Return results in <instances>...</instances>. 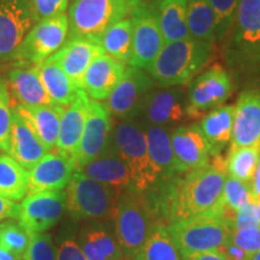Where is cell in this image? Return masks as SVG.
Segmentation results:
<instances>
[{"mask_svg":"<svg viewBox=\"0 0 260 260\" xmlns=\"http://www.w3.org/2000/svg\"><path fill=\"white\" fill-rule=\"evenodd\" d=\"M233 226V230H242L247 229V228L259 226L258 207H256V201L254 199L248 201L237 211L235 218H234Z\"/></svg>","mask_w":260,"mask_h":260,"instance_id":"7bdbcfd3","label":"cell"},{"mask_svg":"<svg viewBox=\"0 0 260 260\" xmlns=\"http://www.w3.org/2000/svg\"><path fill=\"white\" fill-rule=\"evenodd\" d=\"M260 145V90L247 89L234 106L232 147Z\"/></svg>","mask_w":260,"mask_h":260,"instance_id":"ac0fdd59","label":"cell"},{"mask_svg":"<svg viewBox=\"0 0 260 260\" xmlns=\"http://www.w3.org/2000/svg\"><path fill=\"white\" fill-rule=\"evenodd\" d=\"M48 153L44 144L25 124L17 111L12 109V130L10 155L25 170H30L39 160Z\"/></svg>","mask_w":260,"mask_h":260,"instance_id":"484cf974","label":"cell"},{"mask_svg":"<svg viewBox=\"0 0 260 260\" xmlns=\"http://www.w3.org/2000/svg\"><path fill=\"white\" fill-rule=\"evenodd\" d=\"M0 260H23V256L15 254L14 252L9 251L5 247L0 246Z\"/></svg>","mask_w":260,"mask_h":260,"instance_id":"681fc988","label":"cell"},{"mask_svg":"<svg viewBox=\"0 0 260 260\" xmlns=\"http://www.w3.org/2000/svg\"><path fill=\"white\" fill-rule=\"evenodd\" d=\"M155 81L147 71L128 67L121 82L106 99V107L119 121H136L146 98L155 87Z\"/></svg>","mask_w":260,"mask_h":260,"instance_id":"30bf717a","label":"cell"},{"mask_svg":"<svg viewBox=\"0 0 260 260\" xmlns=\"http://www.w3.org/2000/svg\"><path fill=\"white\" fill-rule=\"evenodd\" d=\"M68 12L69 39L100 41L109 27L129 15L125 0H73Z\"/></svg>","mask_w":260,"mask_h":260,"instance_id":"8992f818","label":"cell"},{"mask_svg":"<svg viewBox=\"0 0 260 260\" xmlns=\"http://www.w3.org/2000/svg\"><path fill=\"white\" fill-rule=\"evenodd\" d=\"M251 260H260V251L252 256Z\"/></svg>","mask_w":260,"mask_h":260,"instance_id":"f907efd6","label":"cell"},{"mask_svg":"<svg viewBox=\"0 0 260 260\" xmlns=\"http://www.w3.org/2000/svg\"><path fill=\"white\" fill-rule=\"evenodd\" d=\"M260 145L252 147H232L225 159L226 174L251 184L258 167Z\"/></svg>","mask_w":260,"mask_h":260,"instance_id":"836d02e7","label":"cell"},{"mask_svg":"<svg viewBox=\"0 0 260 260\" xmlns=\"http://www.w3.org/2000/svg\"><path fill=\"white\" fill-rule=\"evenodd\" d=\"M183 260H229L222 252H204L195 253Z\"/></svg>","mask_w":260,"mask_h":260,"instance_id":"7dc6e473","label":"cell"},{"mask_svg":"<svg viewBox=\"0 0 260 260\" xmlns=\"http://www.w3.org/2000/svg\"><path fill=\"white\" fill-rule=\"evenodd\" d=\"M213 47L193 38L165 42L148 74L161 87L184 86L209 63Z\"/></svg>","mask_w":260,"mask_h":260,"instance_id":"7a4b0ae2","label":"cell"},{"mask_svg":"<svg viewBox=\"0 0 260 260\" xmlns=\"http://www.w3.org/2000/svg\"><path fill=\"white\" fill-rule=\"evenodd\" d=\"M80 171L100 183L115 188L119 193L135 187L129 168L111 146L103 154L81 168Z\"/></svg>","mask_w":260,"mask_h":260,"instance_id":"d4e9b609","label":"cell"},{"mask_svg":"<svg viewBox=\"0 0 260 260\" xmlns=\"http://www.w3.org/2000/svg\"><path fill=\"white\" fill-rule=\"evenodd\" d=\"M129 15L133 23V52L129 65L148 73L165 44L157 16L152 4L144 0L130 3Z\"/></svg>","mask_w":260,"mask_h":260,"instance_id":"ba28073f","label":"cell"},{"mask_svg":"<svg viewBox=\"0 0 260 260\" xmlns=\"http://www.w3.org/2000/svg\"><path fill=\"white\" fill-rule=\"evenodd\" d=\"M256 207H258V217H259V226H260V203H256Z\"/></svg>","mask_w":260,"mask_h":260,"instance_id":"816d5d0a","label":"cell"},{"mask_svg":"<svg viewBox=\"0 0 260 260\" xmlns=\"http://www.w3.org/2000/svg\"><path fill=\"white\" fill-rule=\"evenodd\" d=\"M110 146L129 168L135 188L146 190L158 180L151 160L144 125L139 121H121L112 128Z\"/></svg>","mask_w":260,"mask_h":260,"instance_id":"5b68a950","label":"cell"},{"mask_svg":"<svg viewBox=\"0 0 260 260\" xmlns=\"http://www.w3.org/2000/svg\"><path fill=\"white\" fill-rule=\"evenodd\" d=\"M233 229L230 223L211 217H191L167 226L183 259L195 253L220 252Z\"/></svg>","mask_w":260,"mask_h":260,"instance_id":"52a82bcc","label":"cell"},{"mask_svg":"<svg viewBox=\"0 0 260 260\" xmlns=\"http://www.w3.org/2000/svg\"><path fill=\"white\" fill-rule=\"evenodd\" d=\"M35 23L42 19L65 14L69 8V0H31Z\"/></svg>","mask_w":260,"mask_h":260,"instance_id":"b9f144b4","label":"cell"},{"mask_svg":"<svg viewBox=\"0 0 260 260\" xmlns=\"http://www.w3.org/2000/svg\"><path fill=\"white\" fill-rule=\"evenodd\" d=\"M233 81L223 68L214 67L195 76L189 82L187 116L198 118L222 104L230 96Z\"/></svg>","mask_w":260,"mask_h":260,"instance_id":"8fae6325","label":"cell"},{"mask_svg":"<svg viewBox=\"0 0 260 260\" xmlns=\"http://www.w3.org/2000/svg\"><path fill=\"white\" fill-rule=\"evenodd\" d=\"M217 21V40H225L228 32L235 21L241 0H210Z\"/></svg>","mask_w":260,"mask_h":260,"instance_id":"f35d334b","label":"cell"},{"mask_svg":"<svg viewBox=\"0 0 260 260\" xmlns=\"http://www.w3.org/2000/svg\"><path fill=\"white\" fill-rule=\"evenodd\" d=\"M134 260H183L169 235L167 226L159 225L152 232Z\"/></svg>","mask_w":260,"mask_h":260,"instance_id":"e575fe53","label":"cell"},{"mask_svg":"<svg viewBox=\"0 0 260 260\" xmlns=\"http://www.w3.org/2000/svg\"><path fill=\"white\" fill-rule=\"evenodd\" d=\"M224 59L239 76H260V0H241L225 38Z\"/></svg>","mask_w":260,"mask_h":260,"instance_id":"6da1fadb","label":"cell"},{"mask_svg":"<svg viewBox=\"0 0 260 260\" xmlns=\"http://www.w3.org/2000/svg\"><path fill=\"white\" fill-rule=\"evenodd\" d=\"M30 241L23 260H56L57 253L50 234H29Z\"/></svg>","mask_w":260,"mask_h":260,"instance_id":"ab89813d","label":"cell"},{"mask_svg":"<svg viewBox=\"0 0 260 260\" xmlns=\"http://www.w3.org/2000/svg\"><path fill=\"white\" fill-rule=\"evenodd\" d=\"M125 69L124 63L102 52L94 58L84 74L82 89L90 99L96 102L106 100L121 82Z\"/></svg>","mask_w":260,"mask_h":260,"instance_id":"44dd1931","label":"cell"},{"mask_svg":"<svg viewBox=\"0 0 260 260\" xmlns=\"http://www.w3.org/2000/svg\"><path fill=\"white\" fill-rule=\"evenodd\" d=\"M68 35L69 19L67 14L39 21L25 35L14 59L18 64L40 65L64 46Z\"/></svg>","mask_w":260,"mask_h":260,"instance_id":"9c48e42d","label":"cell"},{"mask_svg":"<svg viewBox=\"0 0 260 260\" xmlns=\"http://www.w3.org/2000/svg\"><path fill=\"white\" fill-rule=\"evenodd\" d=\"M67 210L75 220H113L119 193L82 174L74 175L67 187Z\"/></svg>","mask_w":260,"mask_h":260,"instance_id":"277c9868","label":"cell"},{"mask_svg":"<svg viewBox=\"0 0 260 260\" xmlns=\"http://www.w3.org/2000/svg\"><path fill=\"white\" fill-rule=\"evenodd\" d=\"M30 235L21 223L14 219H6L0 223V246L5 247L15 254L23 256L27 251Z\"/></svg>","mask_w":260,"mask_h":260,"instance_id":"8d00e7d4","label":"cell"},{"mask_svg":"<svg viewBox=\"0 0 260 260\" xmlns=\"http://www.w3.org/2000/svg\"><path fill=\"white\" fill-rule=\"evenodd\" d=\"M220 252H222L229 260H251L252 258L248 253H246L243 249L240 248V247L234 245L229 239H228L226 242L224 243L222 251Z\"/></svg>","mask_w":260,"mask_h":260,"instance_id":"bcb514c9","label":"cell"},{"mask_svg":"<svg viewBox=\"0 0 260 260\" xmlns=\"http://www.w3.org/2000/svg\"><path fill=\"white\" fill-rule=\"evenodd\" d=\"M126 3H133V2H136V0H125Z\"/></svg>","mask_w":260,"mask_h":260,"instance_id":"f5cc1de1","label":"cell"},{"mask_svg":"<svg viewBox=\"0 0 260 260\" xmlns=\"http://www.w3.org/2000/svg\"><path fill=\"white\" fill-rule=\"evenodd\" d=\"M76 242L88 260L125 258L117 239L113 220H90L81 229Z\"/></svg>","mask_w":260,"mask_h":260,"instance_id":"d6986e66","label":"cell"},{"mask_svg":"<svg viewBox=\"0 0 260 260\" xmlns=\"http://www.w3.org/2000/svg\"><path fill=\"white\" fill-rule=\"evenodd\" d=\"M12 130V106L9 87L0 79V151L10 153Z\"/></svg>","mask_w":260,"mask_h":260,"instance_id":"74e56055","label":"cell"},{"mask_svg":"<svg viewBox=\"0 0 260 260\" xmlns=\"http://www.w3.org/2000/svg\"><path fill=\"white\" fill-rule=\"evenodd\" d=\"M170 138L178 170L182 174L210 164V145L199 124L174 128Z\"/></svg>","mask_w":260,"mask_h":260,"instance_id":"e0dca14e","label":"cell"},{"mask_svg":"<svg viewBox=\"0 0 260 260\" xmlns=\"http://www.w3.org/2000/svg\"><path fill=\"white\" fill-rule=\"evenodd\" d=\"M113 223L123 254L134 260L152 232L159 226L146 190L134 187L123 191L117 201Z\"/></svg>","mask_w":260,"mask_h":260,"instance_id":"3957f363","label":"cell"},{"mask_svg":"<svg viewBox=\"0 0 260 260\" xmlns=\"http://www.w3.org/2000/svg\"><path fill=\"white\" fill-rule=\"evenodd\" d=\"M65 210L67 193L64 190L28 194L19 205L17 219L29 234H40L50 230Z\"/></svg>","mask_w":260,"mask_h":260,"instance_id":"4fadbf2b","label":"cell"},{"mask_svg":"<svg viewBox=\"0 0 260 260\" xmlns=\"http://www.w3.org/2000/svg\"><path fill=\"white\" fill-rule=\"evenodd\" d=\"M89 99L90 98L87 95L86 92L81 89L76 99L65 107L63 116H61L59 136H58L54 149L74 160L76 158L81 139H82Z\"/></svg>","mask_w":260,"mask_h":260,"instance_id":"cb8c5ba5","label":"cell"},{"mask_svg":"<svg viewBox=\"0 0 260 260\" xmlns=\"http://www.w3.org/2000/svg\"><path fill=\"white\" fill-rule=\"evenodd\" d=\"M251 188H252V194H253V198H254V200L256 203H260V154H259L258 167H256L254 177H253L252 180Z\"/></svg>","mask_w":260,"mask_h":260,"instance_id":"c3c4849f","label":"cell"},{"mask_svg":"<svg viewBox=\"0 0 260 260\" xmlns=\"http://www.w3.org/2000/svg\"><path fill=\"white\" fill-rule=\"evenodd\" d=\"M121 260H130V259H126V258H124V259H121Z\"/></svg>","mask_w":260,"mask_h":260,"instance_id":"db71d44e","label":"cell"},{"mask_svg":"<svg viewBox=\"0 0 260 260\" xmlns=\"http://www.w3.org/2000/svg\"><path fill=\"white\" fill-rule=\"evenodd\" d=\"M187 116V98L180 86L153 89L146 98L136 121L145 125L169 128L180 124Z\"/></svg>","mask_w":260,"mask_h":260,"instance_id":"5bb4252c","label":"cell"},{"mask_svg":"<svg viewBox=\"0 0 260 260\" xmlns=\"http://www.w3.org/2000/svg\"><path fill=\"white\" fill-rule=\"evenodd\" d=\"M34 24L31 0H0V60L14 59Z\"/></svg>","mask_w":260,"mask_h":260,"instance_id":"7c38bea8","label":"cell"},{"mask_svg":"<svg viewBox=\"0 0 260 260\" xmlns=\"http://www.w3.org/2000/svg\"><path fill=\"white\" fill-rule=\"evenodd\" d=\"M229 240L234 245L240 247L246 253L253 256L260 251V226L233 230Z\"/></svg>","mask_w":260,"mask_h":260,"instance_id":"60d3db41","label":"cell"},{"mask_svg":"<svg viewBox=\"0 0 260 260\" xmlns=\"http://www.w3.org/2000/svg\"><path fill=\"white\" fill-rule=\"evenodd\" d=\"M104 50L99 42L87 39H69L64 46L45 61L59 65L70 80L82 89L84 74L94 58Z\"/></svg>","mask_w":260,"mask_h":260,"instance_id":"ffe728a7","label":"cell"},{"mask_svg":"<svg viewBox=\"0 0 260 260\" xmlns=\"http://www.w3.org/2000/svg\"><path fill=\"white\" fill-rule=\"evenodd\" d=\"M28 170L11 155L0 154V197L12 201L23 200L28 194Z\"/></svg>","mask_w":260,"mask_h":260,"instance_id":"d6a6232c","label":"cell"},{"mask_svg":"<svg viewBox=\"0 0 260 260\" xmlns=\"http://www.w3.org/2000/svg\"><path fill=\"white\" fill-rule=\"evenodd\" d=\"M38 69L45 89L53 104L67 107L79 95L81 88L70 80L59 65L44 61L38 65Z\"/></svg>","mask_w":260,"mask_h":260,"instance_id":"f546056e","label":"cell"},{"mask_svg":"<svg viewBox=\"0 0 260 260\" xmlns=\"http://www.w3.org/2000/svg\"><path fill=\"white\" fill-rule=\"evenodd\" d=\"M234 106L223 105L210 111L199 123L205 138L210 145L211 157L220 155L232 141Z\"/></svg>","mask_w":260,"mask_h":260,"instance_id":"f1b7e54d","label":"cell"},{"mask_svg":"<svg viewBox=\"0 0 260 260\" xmlns=\"http://www.w3.org/2000/svg\"><path fill=\"white\" fill-rule=\"evenodd\" d=\"M9 92L11 104L38 106L52 105V100L42 83L38 65L17 64L9 74Z\"/></svg>","mask_w":260,"mask_h":260,"instance_id":"603a6c76","label":"cell"},{"mask_svg":"<svg viewBox=\"0 0 260 260\" xmlns=\"http://www.w3.org/2000/svg\"><path fill=\"white\" fill-rule=\"evenodd\" d=\"M56 260H88L81 251L79 243L74 240H65L57 251Z\"/></svg>","mask_w":260,"mask_h":260,"instance_id":"ee69618b","label":"cell"},{"mask_svg":"<svg viewBox=\"0 0 260 260\" xmlns=\"http://www.w3.org/2000/svg\"><path fill=\"white\" fill-rule=\"evenodd\" d=\"M142 125L145 128L146 139H147L149 157L158 172V178L182 175V172L178 170L174 151H172L171 130L157 125Z\"/></svg>","mask_w":260,"mask_h":260,"instance_id":"4316f807","label":"cell"},{"mask_svg":"<svg viewBox=\"0 0 260 260\" xmlns=\"http://www.w3.org/2000/svg\"><path fill=\"white\" fill-rule=\"evenodd\" d=\"M100 46L110 57L129 63L133 52V23L130 18H123L113 23L102 35Z\"/></svg>","mask_w":260,"mask_h":260,"instance_id":"1f68e13d","label":"cell"},{"mask_svg":"<svg viewBox=\"0 0 260 260\" xmlns=\"http://www.w3.org/2000/svg\"><path fill=\"white\" fill-rule=\"evenodd\" d=\"M11 106L22 117L31 132L38 136L47 151H53L59 136L60 121L65 107L56 104L38 106L11 104Z\"/></svg>","mask_w":260,"mask_h":260,"instance_id":"7402d4cb","label":"cell"},{"mask_svg":"<svg viewBox=\"0 0 260 260\" xmlns=\"http://www.w3.org/2000/svg\"><path fill=\"white\" fill-rule=\"evenodd\" d=\"M112 128V116L105 104L89 99L82 139L75 158L79 170L109 148Z\"/></svg>","mask_w":260,"mask_h":260,"instance_id":"9a60e30c","label":"cell"},{"mask_svg":"<svg viewBox=\"0 0 260 260\" xmlns=\"http://www.w3.org/2000/svg\"><path fill=\"white\" fill-rule=\"evenodd\" d=\"M18 214L19 205L4 197H0V222L6 219H17Z\"/></svg>","mask_w":260,"mask_h":260,"instance_id":"f6af8a7d","label":"cell"},{"mask_svg":"<svg viewBox=\"0 0 260 260\" xmlns=\"http://www.w3.org/2000/svg\"><path fill=\"white\" fill-rule=\"evenodd\" d=\"M151 4L165 42L190 38L187 27L188 0H155Z\"/></svg>","mask_w":260,"mask_h":260,"instance_id":"83f0119b","label":"cell"},{"mask_svg":"<svg viewBox=\"0 0 260 260\" xmlns=\"http://www.w3.org/2000/svg\"><path fill=\"white\" fill-rule=\"evenodd\" d=\"M187 27L195 40L214 44L217 41V21L210 0H188Z\"/></svg>","mask_w":260,"mask_h":260,"instance_id":"4dcf8cb0","label":"cell"},{"mask_svg":"<svg viewBox=\"0 0 260 260\" xmlns=\"http://www.w3.org/2000/svg\"><path fill=\"white\" fill-rule=\"evenodd\" d=\"M253 199L254 198L251 184L235 177L226 176L223 190V219L233 225L237 211Z\"/></svg>","mask_w":260,"mask_h":260,"instance_id":"d590c367","label":"cell"},{"mask_svg":"<svg viewBox=\"0 0 260 260\" xmlns=\"http://www.w3.org/2000/svg\"><path fill=\"white\" fill-rule=\"evenodd\" d=\"M77 171L74 159L53 149L28 170V194L63 190Z\"/></svg>","mask_w":260,"mask_h":260,"instance_id":"2e32d148","label":"cell"}]
</instances>
